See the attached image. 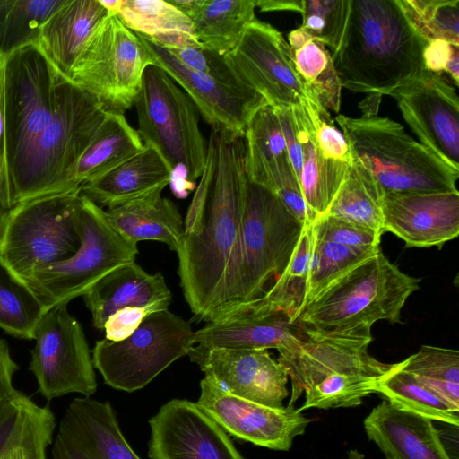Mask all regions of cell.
<instances>
[{"label": "cell", "instance_id": "obj_7", "mask_svg": "<svg viewBox=\"0 0 459 459\" xmlns=\"http://www.w3.org/2000/svg\"><path fill=\"white\" fill-rule=\"evenodd\" d=\"M353 158L377 180L385 194L458 191L455 170L389 117L335 118Z\"/></svg>", "mask_w": 459, "mask_h": 459}, {"label": "cell", "instance_id": "obj_53", "mask_svg": "<svg viewBox=\"0 0 459 459\" xmlns=\"http://www.w3.org/2000/svg\"><path fill=\"white\" fill-rule=\"evenodd\" d=\"M445 73H446L456 86L459 80V47H455L453 53L446 64Z\"/></svg>", "mask_w": 459, "mask_h": 459}, {"label": "cell", "instance_id": "obj_25", "mask_svg": "<svg viewBox=\"0 0 459 459\" xmlns=\"http://www.w3.org/2000/svg\"><path fill=\"white\" fill-rule=\"evenodd\" d=\"M143 147L124 114L108 112L83 153L49 195L81 193L84 185L111 171Z\"/></svg>", "mask_w": 459, "mask_h": 459}, {"label": "cell", "instance_id": "obj_46", "mask_svg": "<svg viewBox=\"0 0 459 459\" xmlns=\"http://www.w3.org/2000/svg\"><path fill=\"white\" fill-rule=\"evenodd\" d=\"M168 50L187 67L222 84L236 88H247L235 77L223 56L204 47H186Z\"/></svg>", "mask_w": 459, "mask_h": 459}, {"label": "cell", "instance_id": "obj_30", "mask_svg": "<svg viewBox=\"0 0 459 459\" xmlns=\"http://www.w3.org/2000/svg\"><path fill=\"white\" fill-rule=\"evenodd\" d=\"M302 150L299 178L304 200L316 217L326 214L342 186L350 164L326 158L319 149L304 104L291 108Z\"/></svg>", "mask_w": 459, "mask_h": 459}, {"label": "cell", "instance_id": "obj_36", "mask_svg": "<svg viewBox=\"0 0 459 459\" xmlns=\"http://www.w3.org/2000/svg\"><path fill=\"white\" fill-rule=\"evenodd\" d=\"M46 311L28 283L0 259V328L12 336L33 340Z\"/></svg>", "mask_w": 459, "mask_h": 459}, {"label": "cell", "instance_id": "obj_31", "mask_svg": "<svg viewBox=\"0 0 459 459\" xmlns=\"http://www.w3.org/2000/svg\"><path fill=\"white\" fill-rule=\"evenodd\" d=\"M190 19L198 42L221 56L237 44L255 20V0H169Z\"/></svg>", "mask_w": 459, "mask_h": 459}, {"label": "cell", "instance_id": "obj_14", "mask_svg": "<svg viewBox=\"0 0 459 459\" xmlns=\"http://www.w3.org/2000/svg\"><path fill=\"white\" fill-rule=\"evenodd\" d=\"M30 351V370L47 400L68 394L90 397L97 382L89 345L79 321L66 303L52 307L39 322Z\"/></svg>", "mask_w": 459, "mask_h": 459}, {"label": "cell", "instance_id": "obj_27", "mask_svg": "<svg viewBox=\"0 0 459 459\" xmlns=\"http://www.w3.org/2000/svg\"><path fill=\"white\" fill-rule=\"evenodd\" d=\"M173 172L152 147L143 149L102 177L84 185L81 193L101 207L114 208L170 185Z\"/></svg>", "mask_w": 459, "mask_h": 459}, {"label": "cell", "instance_id": "obj_47", "mask_svg": "<svg viewBox=\"0 0 459 459\" xmlns=\"http://www.w3.org/2000/svg\"><path fill=\"white\" fill-rule=\"evenodd\" d=\"M171 300H160L142 307H127L111 315L104 324L105 339L121 341L132 334L151 314L169 309Z\"/></svg>", "mask_w": 459, "mask_h": 459}, {"label": "cell", "instance_id": "obj_34", "mask_svg": "<svg viewBox=\"0 0 459 459\" xmlns=\"http://www.w3.org/2000/svg\"><path fill=\"white\" fill-rule=\"evenodd\" d=\"M297 71L327 110H340L342 83L334 68L331 51L321 42L298 28L288 35Z\"/></svg>", "mask_w": 459, "mask_h": 459}, {"label": "cell", "instance_id": "obj_48", "mask_svg": "<svg viewBox=\"0 0 459 459\" xmlns=\"http://www.w3.org/2000/svg\"><path fill=\"white\" fill-rule=\"evenodd\" d=\"M32 400L15 390L0 403V454L21 426Z\"/></svg>", "mask_w": 459, "mask_h": 459}, {"label": "cell", "instance_id": "obj_43", "mask_svg": "<svg viewBox=\"0 0 459 459\" xmlns=\"http://www.w3.org/2000/svg\"><path fill=\"white\" fill-rule=\"evenodd\" d=\"M413 22L428 39L459 47V0H403Z\"/></svg>", "mask_w": 459, "mask_h": 459}, {"label": "cell", "instance_id": "obj_54", "mask_svg": "<svg viewBox=\"0 0 459 459\" xmlns=\"http://www.w3.org/2000/svg\"><path fill=\"white\" fill-rule=\"evenodd\" d=\"M9 211H10V209L4 206L3 204L0 202V239H1V237L3 234V230L4 228V224H5Z\"/></svg>", "mask_w": 459, "mask_h": 459}, {"label": "cell", "instance_id": "obj_29", "mask_svg": "<svg viewBox=\"0 0 459 459\" xmlns=\"http://www.w3.org/2000/svg\"><path fill=\"white\" fill-rule=\"evenodd\" d=\"M163 190L105 210L110 225L127 243L137 247L140 241H159L177 251L184 221L174 202L161 195Z\"/></svg>", "mask_w": 459, "mask_h": 459}, {"label": "cell", "instance_id": "obj_2", "mask_svg": "<svg viewBox=\"0 0 459 459\" xmlns=\"http://www.w3.org/2000/svg\"><path fill=\"white\" fill-rule=\"evenodd\" d=\"M428 42L403 0H350L342 39L331 54L342 87L390 95L426 70Z\"/></svg>", "mask_w": 459, "mask_h": 459}, {"label": "cell", "instance_id": "obj_55", "mask_svg": "<svg viewBox=\"0 0 459 459\" xmlns=\"http://www.w3.org/2000/svg\"><path fill=\"white\" fill-rule=\"evenodd\" d=\"M347 459H365V456L357 450H351L348 454Z\"/></svg>", "mask_w": 459, "mask_h": 459}, {"label": "cell", "instance_id": "obj_5", "mask_svg": "<svg viewBox=\"0 0 459 459\" xmlns=\"http://www.w3.org/2000/svg\"><path fill=\"white\" fill-rule=\"evenodd\" d=\"M420 282L380 249L325 287L300 308L294 323L338 332H371L380 320L401 323L402 309Z\"/></svg>", "mask_w": 459, "mask_h": 459}, {"label": "cell", "instance_id": "obj_35", "mask_svg": "<svg viewBox=\"0 0 459 459\" xmlns=\"http://www.w3.org/2000/svg\"><path fill=\"white\" fill-rule=\"evenodd\" d=\"M376 393L400 410L458 427V412L404 370L402 361L394 363L392 369L377 386Z\"/></svg>", "mask_w": 459, "mask_h": 459}, {"label": "cell", "instance_id": "obj_44", "mask_svg": "<svg viewBox=\"0 0 459 459\" xmlns=\"http://www.w3.org/2000/svg\"><path fill=\"white\" fill-rule=\"evenodd\" d=\"M313 228L318 238L370 254L381 249L382 234L338 217L325 214L315 221Z\"/></svg>", "mask_w": 459, "mask_h": 459}, {"label": "cell", "instance_id": "obj_16", "mask_svg": "<svg viewBox=\"0 0 459 459\" xmlns=\"http://www.w3.org/2000/svg\"><path fill=\"white\" fill-rule=\"evenodd\" d=\"M389 96L420 143L459 170V99L453 85L424 70Z\"/></svg>", "mask_w": 459, "mask_h": 459}, {"label": "cell", "instance_id": "obj_33", "mask_svg": "<svg viewBox=\"0 0 459 459\" xmlns=\"http://www.w3.org/2000/svg\"><path fill=\"white\" fill-rule=\"evenodd\" d=\"M385 195L371 172L352 156L346 178L326 214L357 223L383 235Z\"/></svg>", "mask_w": 459, "mask_h": 459}, {"label": "cell", "instance_id": "obj_39", "mask_svg": "<svg viewBox=\"0 0 459 459\" xmlns=\"http://www.w3.org/2000/svg\"><path fill=\"white\" fill-rule=\"evenodd\" d=\"M314 240L313 224L305 225L286 268L264 295L286 311L293 323L305 300Z\"/></svg>", "mask_w": 459, "mask_h": 459}, {"label": "cell", "instance_id": "obj_22", "mask_svg": "<svg viewBox=\"0 0 459 459\" xmlns=\"http://www.w3.org/2000/svg\"><path fill=\"white\" fill-rule=\"evenodd\" d=\"M383 228L407 247H441L459 234V193L385 194Z\"/></svg>", "mask_w": 459, "mask_h": 459}, {"label": "cell", "instance_id": "obj_32", "mask_svg": "<svg viewBox=\"0 0 459 459\" xmlns=\"http://www.w3.org/2000/svg\"><path fill=\"white\" fill-rule=\"evenodd\" d=\"M101 4L135 33L167 49L203 47L192 22L179 9L163 0H117Z\"/></svg>", "mask_w": 459, "mask_h": 459}, {"label": "cell", "instance_id": "obj_40", "mask_svg": "<svg viewBox=\"0 0 459 459\" xmlns=\"http://www.w3.org/2000/svg\"><path fill=\"white\" fill-rule=\"evenodd\" d=\"M375 254L362 252L315 236L302 307L333 280Z\"/></svg>", "mask_w": 459, "mask_h": 459}, {"label": "cell", "instance_id": "obj_42", "mask_svg": "<svg viewBox=\"0 0 459 459\" xmlns=\"http://www.w3.org/2000/svg\"><path fill=\"white\" fill-rule=\"evenodd\" d=\"M350 0H302L300 29L331 48L339 47L347 25Z\"/></svg>", "mask_w": 459, "mask_h": 459}, {"label": "cell", "instance_id": "obj_15", "mask_svg": "<svg viewBox=\"0 0 459 459\" xmlns=\"http://www.w3.org/2000/svg\"><path fill=\"white\" fill-rule=\"evenodd\" d=\"M223 56L239 82L273 108L300 106L311 94L297 71L289 43L269 23L254 20Z\"/></svg>", "mask_w": 459, "mask_h": 459}, {"label": "cell", "instance_id": "obj_12", "mask_svg": "<svg viewBox=\"0 0 459 459\" xmlns=\"http://www.w3.org/2000/svg\"><path fill=\"white\" fill-rule=\"evenodd\" d=\"M78 225L81 245L76 253L27 281L46 310L83 296L108 273L134 262L138 254L137 247L113 229L105 210L82 193Z\"/></svg>", "mask_w": 459, "mask_h": 459}, {"label": "cell", "instance_id": "obj_11", "mask_svg": "<svg viewBox=\"0 0 459 459\" xmlns=\"http://www.w3.org/2000/svg\"><path fill=\"white\" fill-rule=\"evenodd\" d=\"M151 64L140 36L109 12L85 42L69 80L107 112L125 114L134 106Z\"/></svg>", "mask_w": 459, "mask_h": 459}, {"label": "cell", "instance_id": "obj_37", "mask_svg": "<svg viewBox=\"0 0 459 459\" xmlns=\"http://www.w3.org/2000/svg\"><path fill=\"white\" fill-rule=\"evenodd\" d=\"M64 0H0V65L13 52L37 45L39 28Z\"/></svg>", "mask_w": 459, "mask_h": 459}, {"label": "cell", "instance_id": "obj_4", "mask_svg": "<svg viewBox=\"0 0 459 459\" xmlns=\"http://www.w3.org/2000/svg\"><path fill=\"white\" fill-rule=\"evenodd\" d=\"M304 226L275 194L247 178L240 235L218 320L266 293L286 268Z\"/></svg>", "mask_w": 459, "mask_h": 459}, {"label": "cell", "instance_id": "obj_21", "mask_svg": "<svg viewBox=\"0 0 459 459\" xmlns=\"http://www.w3.org/2000/svg\"><path fill=\"white\" fill-rule=\"evenodd\" d=\"M52 459H141L123 436L108 402L74 398L60 420Z\"/></svg>", "mask_w": 459, "mask_h": 459}, {"label": "cell", "instance_id": "obj_3", "mask_svg": "<svg viewBox=\"0 0 459 459\" xmlns=\"http://www.w3.org/2000/svg\"><path fill=\"white\" fill-rule=\"evenodd\" d=\"M297 339L278 350L277 360L290 379L289 405L305 394L299 409L358 406L376 393L394 364L377 360L368 351V331H319L301 325Z\"/></svg>", "mask_w": 459, "mask_h": 459}, {"label": "cell", "instance_id": "obj_19", "mask_svg": "<svg viewBox=\"0 0 459 459\" xmlns=\"http://www.w3.org/2000/svg\"><path fill=\"white\" fill-rule=\"evenodd\" d=\"M222 391L266 406L282 407L289 376L265 349H206L194 346L187 354Z\"/></svg>", "mask_w": 459, "mask_h": 459}, {"label": "cell", "instance_id": "obj_51", "mask_svg": "<svg viewBox=\"0 0 459 459\" xmlns=\"http://www.w3.org/2000/svg\"><path fill=\"white\" fill-rule=\"evenodd\" d=\"M0 202L8 209L12 208L9 179L4 148V121H3V71L0 66Z\"/></svg>", "mask_w": 459, "mask_h": 459}, {"label": "cell", "instance_id": "obj_52", "mask_svg": "<svg viewBox=\"0 0 459 459\" xmlns=\"http://www.w3.org/2000/svg\"><path fill=\"white\" fill-rule=\"evenodd\" d=\"M262 12L295 11L301 12L302 0H255Z\"/></svg>", "mask_w": 459, "mask_h": 459}, {"label": "cell", "instance_id": "obj_23", "mask_svg": "<svg viewBox=\"0 0 459 459\" xmlns=\"http://www.w3.org/2000/svg\"><path fill=\"white\" fill-rule=\"evenodd\" d=\"M300 326L265 296L195 332L196 346L281 350L293 342Z\"/></svg>", "mask_w": 459, "mask_h": 459}, {"label": "cell", "instance_id": "obj_41", "mask_svg": "<svg viewBox=\"0 0 459 459\" xmlns=\"http://www.w3.org/2000/svg\"><path fill=\"white\" fill-rule=\"evenodd\" d=\"M55 417L48 406L31 402L14 436L0 454V459H47L52 442Z\"/></svg>", "mask_w": 459, "mask_h": 459}, {"label": "cell", "instance_id": "obj_10", "mask_svg": "<svg viewBox=\"0 0 459 459\" xmlns=\"http://www.w3.org/2000/svg\"><path fill=\"white\" fill-rule=\"evenodd\" d=\"M81 193L41 196L10 209L0 239V259L25 282L74 255L81 245Z\"/></svg>", "mask_w": 459, "mask_h": 459}, {"label": "cell", "instance_id": "obj_24", "mask_svg": "<svg viewBox=\"0 0 459 459\" xmlns=\"http://www.w3.org/2000/svg\"><path fill=\"white\" fill-rule=\"evenodd\" d=\"M364 429L386 459H452L431 420L386 400L367 416Z\"/></svg>", "mask_w": 459, "mask_h": 459}, {"label": "cell", "instance_id": "obj_18", "mask_svg": "<svg viewBox=\"0 0 459 459\" xmlns=\"http://www.w3.org/2000/svg\"><path fill=\"white\" fill-rule=\"evenodd\" d=\"M139 36L152 64L160 67L186 93L212 132L243 138L253 116L268 105L257 92L222 84L187 67L168 49Z\"/></svg>", "mask_w": 459, "mask_h": 459}, {"label": "cell", "instance_id": "obj_8", "mask_svg": "<svg viewBox=\"0 0 459 459\" xmlns=\"http://www.w3.org/2000/svg\"><path fill=\"white\" fill-rule=\"evenodd\" d=\"M0 66L4 148L12 203L13 189L40 134L53 117L57 86L63 75L35 45L13 52Z\"/></svg>", "mask_w": 459, "mask_h": 459}, {"label": "cell", "instance_id": "obj_9", "mask_svg": "<svg viewBox=\"0 0 459 459\" xmlns=\"http://www.w3.org/2000/svg\"><path fill=\"white\" fill-rule=\"evenodd\" d=\"M107 114L95 98L63 76L53 117L40 134L13 189V207L51 195L83 153Z\"/></svg>", "mask_w": 459, "mask_h": 459}, {"label": "cell", "instance_id": "obj_38", "mask_svg": "<svg viewBox=\"0 0 459 459\" xmlns=\"http://www.w3.org/2000/svg\"><path fill=\"white\" fill-rule=\"evenodd\" d=\"M403 368L459 411V351L423 345L402 361Z\"/></svg>", "mask_w": 459, "mask_h": 459}, {"label": "cell", "instance_id": "obj_50", "mask_svg": "<svg viewBox=\"0 0 459 459\" xmlns=\"http://www.w3.org/2000/svg\"><path fill=\"white\" fill-rule=\"evenodd\" d=\"M17 369L7 342L0 339V403L16 390L13 378Z\"/></svg>", "mask_w": 459, "mask_h": 459}, {"label": "cell", "instance_id": "obj_13", "mask_svg": "<svg viewBox=\"0 0 459 459\" xmlns=\"http://www.w3.org/2000/svg\"><path fill=\"white\" fill-rule=\"evenodd\" d=\"M194 336L189 323L169 309L155 312L121 341H97L93 367L109 386L134 392L187 355L195 344Z\"/></svg>", "mask_w": 459, "mask_h": 459}, {"label": "cell", "instance_id": "obj_28", "mask_svg": "<svg viewBox=\"0 0 459 459\" xmlns=\"http://www.w3.org/2000/svg\"><path fill=\"white\" fill-rule=\"evenodd\" d=\"M82 297L92 325L103 330L108 318L117 310L171 300L172 296L160 272L150 274L134 261L108 273Z\"/></svg>", "mask_w": 459, "mask_h": 459}, {"label": "cell", "instance_id": "obj_49", "mask_svg": "<svg viewBox=\"0 0 459 459\" xmlns=\"http://www.w3.org/2000/svg\"><path fill=\"white\" fill-rule=\"evenodd\" d=\"M455 47L457 46L443 39L429 40L423 52L425 69L434 74H442Z\"/></svg>", "mask_w": 459, "mask_h": 459}, {"label": "cell", "instance_id": "obj_1", "mask_svg": "<svg viewBox=\"0 0 459 459\" xmlns=\"http://www.w3.org/2000/svg\"><path fill=\"white\" fill-rule=\"evenodd\" d=\"M243 138L212 132L207 161L184 221L178 273L194 316L217 321L237 249L245 205Z\"/></svg>", "mask_w": 459, "mask_h": 459}, {"label": "cell", "instance_id": "obj_20", "mask_svg": "<svg viewBox=\"0 0 459 459\" xmlns=\"http://www.w3.org/2000/svg\"><path fill=\"white\" fill-rule=\"evenodd\" d=\"M149 423L151 459H245L197 403L173 399Z\"/></svg>", "mask_w": 459, "mask_h": 459}, {"label": "cell", "instance_id": "obj_6", "mask_svg": "<svg viewBox=\"0 0 459 459\" xmlns=\"http://www.w3.org/2000/svg\"><path fill=\"white\" fill-rule=\"evenodd\" d=\"M137 133L155 149L173 172L175 195L186 197L204 170L208 141L199 126V113L186 93L159 66L149 65L134 104Z\"/></svg>", "mask_w": 459, "mask_h": 459}, {"label": "cell", "instance_id": "obj_45", "mask_svg": "<svg viewBox=\"0 0 459 459\" xmlns=\"http://www.w3.org/2000/svg\"><path fill=\"white\" fill-rule=\"evenodd\" d=\"M310 118L316 143L324 155L331 160L351 164L352 154L348 142L331 118V115L312 94L303 103Z\"/></svg>", "mask_w": 459, "mask_h": 459}, {"label": "cell", "instance_id": "obj_26", "mask_svg": "<svg viewBox=\"0 0 459 459\" xmlns=\"http://www.w3.org/2000/svg\"><path fill=\"white\" fill-rule=\"evenodd\" d=\"M108 13L100 0H64L40 26L36 46L69 79L85 42Z\"/></svg>", "mask_w": 459, "mask_h": 459}, {"label": "cell", "instance_id": "obj_17", "mask_svg": "<svg viewBox=\"0 0 459 459\" xmlns=\"http://www.w3.org/2000/svg\"><path fill=\"white\" fill-rule=\"evenodd\" d=\"M197 405L237 438L273 450L288 451L311 420L294 405L266 406L222 391L204 377Z\"/></svg>", "mask_w": 459, "mask_h": 459}]
</instances>
